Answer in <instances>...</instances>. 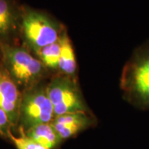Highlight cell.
I'll return each instance as SVG.
<instances>
[{
    "mask_svg": "<svg viewBox=\"0 0 149 149\" xmlns=\"http://www.w3.org/2000/svg\"><path fill=\"white\" fill-rule=\"evenodd\" d=\"M1 66L22 92L41 83L48 70L26 47L1 45Z\"/></svg>",
    "mask_w": 149,
    "mask_h": 149,
    "instance_id": "6da1fadb",
    "label": "cell"
},
{
    "mask_svg": "<svg viewBox=\"0 0 149 149\" xmlns=\"http://www.w3.org/2000/svg\"><path fill=\"white\" fill-rule=\"evenodd\" d=\"M124 97L135 107L149 110V42L135 50L120 79Z\"/></svg>",
    "mask_w": 149,
    "mask_h": 149,
    "instance_id": "7a4b0ae2",
    "label": "cell"
},
{
    "mask_svg": "<svg viewBox=\"0 0 149 149\" xmlns=\"http://www.w3.org/2000/svg\"><path fill=\"white\" fill-rule=\"evenodd\" d=\"M65 28L42 11L22 6L20 37L26 47L35 53L59 40Z\"/></svg>",
    "mask_w": 149,
    "mask_h": 149,
    "instance_id": "3957f363",
    "label": "cell"
},
{
    "mask_svg": "<svg viewBox=\"0 0 149 149\" xmlns=\"http://www.w3.org/2000/svg\"><path fill=\"white\" fill-rule=\"evenodd\" d=\"M46 88L55 117L75 112L91 113L77 78L59 74L52 78Z\"/></svg>",
    "mask_w": 149,
    "mask_h": 149,
    "instance_id": "277c9868",
    "label": "cell"
},
{
    "mask_svg": "<svg viewBox=\"0 0 149 149\" xmlns=\"http://www.w3.org/2000/svg\"><path fill=\"white\" fill-rule=\"evenodd\" d=\"M46 86L40 83L22 92L19 127L26 130L39 124L51 123L55 118Z\"/></svg>",
    "mask_w": 149,
    "mask_h": 149,
    "instance_id": "5b68a950",
    "label": "cell"
},
{
    "mask_svg": "<svg viewBox=\"0 0 149 149\" xmlns=\"http://www.w3.org/2000/svg\"><path fill=\"white\" fill-rule=\"evenodd\" d=\"M22 13L16 0H0V46L15 44L20 37Z\"/></svg>",
    "mask_w": 149,
    "mask_h": 149,
    "instance_id": "8992f818",
    "label": "cell"
},
{
    "mask_svg": "<svg viewBox=\"0 0 149 149\" xmlns=\"http://www.w3.org/2000/svg\"><path fill=\"white\" fill-rule=\"evenodd\" d=\"M22 92L0 65V108L8 116L13 128L18 126Z\"/></svg>",
    "mask_w": 149,
    "mask_h": 149,
    "instance_id": "52a82bcc",
    "label": "cell"
},
{
    "mask_svg": "<svg viewBox=\"0 0 149 149\" xmlns=\"http://www.w3.org/2000/svg\"><path fill=\"white\" fill-rule=\"evenodd\" d=\"M95 122L91 113L75 112L55 117L51 124L64 141L94 126Z\"/></svg>",
    "mask_w": 149,
    "mask_h": 149,
    "instance_id": "ba28073f",
    "label": "cell"
},
{
    "mask_svg": "<svg viewBox=\"0 0 149 149\" xmlns=\"http://www.w3.org/2000/svg\"><path fill=\"white\" fill-rule=\"evenodd\" d=\"M60 56L59 61V71L60 74L71 77H76L77 62L73 47L66 30L65 29L59 38Z\"/></svg>",
    "mask_w": 149,
    "mask_h": 149,
    "instance_id": "9c48e42d",
    "label": "cell"
},
{
    "mask_svg": "<svg viewBox=\"0 0 149 149\" xmlns=\"http://www.w3.org/2000/svg\"><path fill=\"white\" fill-rule=\"evenodd\" d=\"M24 131L27 136L48 149L57 148L63 141L51 123L39 124Z\"/></svg>",
    "mask_w": 149,
    "mask_h": 149,
    "instance_id": "30bf717a",
    "label": "cell"
},
{
    "mask_svg": "<svg viewBox=\"0 0 149 149\" xmlns=\"http://www.w3.org/2000/svg\"><path fill=\"white\" fill-rule=\"evenodd\" d=\"M48 70L59 71L60 42L58 41L44 46L35 53Z\"/></svg>",
    "mask_w": 149,
    "mask_h": 149,
    "instance_id": "8fae6325",
    "label": "cell"
},
{
    "mask_svg": "<svg viewBox=\"0 0 149 149\" xmlns=\"http://www.w3.org/2000/svg\"><path fill=\"white\" fill-rule=\"evenodd\" d=\"M18 131V136H15L10 132L8 138L13 142L17 149H48L26 135L23 128L19 127Z\"/></svg>",
    "mask_w": 149,
    "mask_h": 149,
    "instance_id": "7c38bea8",
    "label": "cell"
},
{
    "mask_svg": "<svg viewBox=\"0 0 149 149\" xmlns=\"http://www.w3.org/2000/svg\"><path fill=\"white\" fill-rule=\"evenodd\" d=\"M12 125L7 115L0 108V136L4 138H9V134L12 132Z\"/></svg>",
    "mask_w": 149,
    "mask_h": 149,
    "instance_id": "4fadbf2b",
    "label": "cell"
},
{
    "mask_svg": "<svg viewBox=\"0 0 149 149\" xmlns=\"http://www.w3.org/2000/svg\"><path fill=\"white\" fill-rule=\"evenodd\" d=\"M1 46H0V65H1Z\"/></svg>",
    "mask_w": 149,
    "mask_h": 149,
    "instance_id": "5bb4252c",
    "label": "cell"
}]
</instances>
